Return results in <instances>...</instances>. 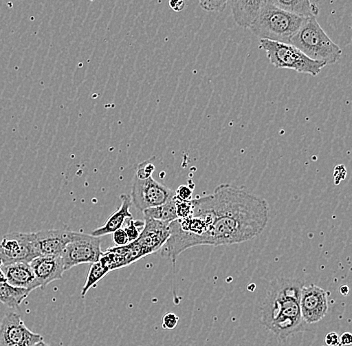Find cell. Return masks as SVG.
Wrapping results in <instances>:
<instances>
[{"instance_id":"22","label":"cell","mask_w":352,"mask_h":346,"mask_svg":"<svg viewBox=\"0 0 352 346\" xmlns=\"http://www.w3.org/2000/svg\"><path fill=\"white\" fill-rule=\"evenodd\" d=\"M143 228H144V221L133 220L131 218L124 228L127 237L129 238V241L132 242L138 239L140 237V233H142Z\"/></svg>"},{"instance_id":"29","label":"cell","mask_w":352,"mask_h":346,"mask_svg":"<svg viewBox=\"0 0 352 346\" xmlns=\"http://www.w3.org/2000/svg\"><path fill=\"white\" fill-rule=\"evenodd\" d=\"M169 8L175 12H180L186 8V0H169Z\"/></svg>"},{"instance_id":"27","label":"cell","mask_w":352,"mask_h":346,"mask_svg":"<svg viewBox=\"0 0 352 346\" xmlns=\"http://www.w3.org/2000/svg\"><path fill=\"white\" fill-rule=\"evenodd\" d=\"M192 188L187 186V185H180L177 191H175V197L184 202H188L192 199Z\"/></svg>"},{"instance_id":"21","label":"cell","mask_w":352,"mask_h":346,"mask_svg":"<svg viewBox=\"0 0 352 346\" xmlns=\"http://www.w3.org/2000/svg\"><path fill=\"white\" fill-rule=\"evenodd\" d=\"M202 10L211 13H219L226 10L230 0H198Z\"/></svg>"},{"instance_id":"14","label":"cell","mask_w":352,"mask_h":346,"mask_svg":"<svg viewBox=\"0 0 352 346\" xmlns=\"http://www.w3.org/2000/svg\"><path fill=\"white\" fill-rule=\"evenodd\" d=\"M1 268L6 275V281L10 285L24 288L30 290V292L41 288L35 279L32 266L28 262H15V263L2 266Z\"/></svg>"},{"instance_id":"23","label":"cell","mask_w":352,"mask_h":346,"mask_svg":"<svg viewBox=\"0 0 352 346\" xmlns=\"http://www.w3.org/2000/svg\"><path fill=\"white\" fill-rule=\"evenodd\" d=\"M175 206L177 219H184V218L189 217L192 215V199L188 200V202H184V200H179L175 197Z\"/></svg>"},{"instance_id":"28","label":"cell","mask_w":352,"mask_h":346,"mask_svg":"<svg viewBox=\"0 0 352 346\" xmlns=\"http://www.w3.org/2000/svg\"><path fill=\"white\" fill-rule=\"evenodd\" d=\"M325 343L329 346H340V337L336 332H329L324 338Z\"/></svg>"},{"instance_id":"7","label":"cell","mask_w":352,"mask_h":346,"mask_svg":"<svg viewBox=\"0 0 352 346\" xmlns=\"http://www.w3.org/2000/svg\"><path fill=\"white\" fill-rule=\"evenodd\" d=\"M175 195V191L156 182L153 176L147 178L134 176L131 193V202L142 213L146 209L166 204Z\"/></svg>"},{"instance_id":"25","label":"cell","mask_w":352,"mask_h":346,"mask_svg":"<svg viewBox=\"0 0 352 346\" xmlns=\"http://www.w3.org/2000/svg\"><path fill=\"white\" fill-rule=\"evenodd\" d=\"M112 239H113L114 244L116 246H123L129 244V238L127 237L126 231L123 228L118 229L112 233Z\"/></svg>"},{"instance_id":"9","label":"cell","mask_w":352,"mask_h":346,"mask_svg":"<svg viewBox=\"0 0 352 346\" xmlns=\"http://www.w3.org/2000/svg\"><path fill=\"white\" fill-rule=\"evenodd\" d=\"M43 337L24 325L21 315L8 312L0 323V346H32Z\"/></svg>"},{"instance_id":"26","label":"cell","mask_w":352,"mask_h":346,"mask_svg":"<svg viewBox=\"0 0 352 346\" xmlns=\"http://www.w3.org/2000/svg\"><path fill=\"white\" fill-rule=\"evenodd\" d=\"M178 321H179V317L173 314V312H169V314H166L162 317V327H164V329H175L178 325Z\"/></svg>"},{"instance_id":"30","label":"cell","mask_w":352,"mask_h":346,"mask_svg":"<svg viewBox=\"0 0 352 346\" xmlns=\"http://www.w3.org/2000/svg\"><path fill=\"white\" fill-rule=\"evenodd\" d=\"M340 337V346H349L352 345V334L351 332H344Z\"/></svg>"},{"instance_id":"6","label":"cell","mask_w":352,"mask_h":346,"mask_svg":"<svg viewBox=\"0 0 352 346\" xmlns=\"http://www.w3.org/2000/svg\"><path fill=\"white\" fill-rule=\"evenodd\" d=\"M102 253L100 237L74 231L69 242L61 255V259L65 270L67 271L79 264L98 262Z\"/></svg>"},{"instance_id":"24","label":"cell","mask_w":352,"mask_h":346,"mask_svg":"<svg viewBox=\"0 0 352 346\" xmlns=\"http://www.w3.org/2000/svg\"><path fill=\"white\" fill-rule=\"evenodd\" d=\"M155 171V166L151 162H144L138 165V171H136L135 176L138 178H147L153 176V173Z\"/></svg>"},{"instance_id":"5","label":"cell","mask_w":352,"mask_h":346,"mask_svg":"<svg viewBox=\"0 0 352 346\" xmlns=\"http://www.w3.org/2000/svg\"><path fill=\"white\" fill-rule=\"evenodd\" d=\"M259 48L265 52L268 61L275 68L292 69L299 74L316 76L327 66V63L322 61L309 58L289 43L261 39Z\"/></svg>"},{"instance_id":"1","label":"cell","mask_w":352,"mask_h":346,"mask_svg":"<svg viewBox=\"0 0 352 346\" xmlns=\"http://www.w3.org/2000/svg\"><path fill=\"white\" fill-rule=\"evenodd\" d=\"M192 215L208 222L197 246L243 244L261 235L270 219L265 199L234 185L220 184L211 195L192 199Z\"/></svg>"},{"instance_id":"19","label":"cell","mask_w":352,"mask_h":346,"mask_svg":"<svg viewBox=\"0 0 352 346\" xmlns=\"http://www.w3.org/2000/svg\"><path fill=\"white\" fill-rule=\"evenodd\" d=\"M142 213L143 217H144V219L160 220V221L168 222V224H171V222L177 219V215H176L175 197L169 200L166 204H162V206L146 209V210L143 211Z\"/></svg>"},{"instance_id":"11","label":"cell","mask_w":352,"mask_h":346,"mask_svg":"<svg viewBox=\"0 0 352 346\" xmlns=\"http://www.w3.org/2000/svg\"><path fill=\"white\" fill-rule=\"evenodd\" d=\"M74 231L67 229H48L32 233L33 246L38 257L61 255Z\"/></svg>"},{"instance_id":"32","label":"cell","mask_w":352,"mask_h":346,"mask_svg":"<svg viewBox=\"0 0 352 346\" xmlns=\"http://www.w3.org/2000/svg\"><path fill=\"white\" fill-rule=\"evenodd\" d=\"M32 346H50V345H47V343H44V340L38 341V343H35V345H33Z\"/></svg>"},{"instance_id":"31","label":"cell","mask_w":352,"mask_h":346,"mask_svg":"<svg viewBox=\"0 0 352 346\" xmlns=\"http://www.w3.org/2000/svg\"><path fill=\"white\" fill-rule=\"evenodd\" d=\"M2 262L0 260V283H3L6 281V275H4L3 270H2Z\"/></svg>"},{"instance_id":"2","label":"cell","mask_w":352,"mask_h":346,"mask_svg":"<svg viewBox=\"0 0 352 346\" xmlns=\"http://www.w3.org/2000/svg\"><path fill=\"white\" fill-rule=\"evenodd\" d=\"M303 285L297 279H279L270 284L266 293L261 305V323L281 341L307 330L300 310Z\"/></svg>"},{"instance_id":"13","label":"cell","mask_w":352,"mask_h":346,"mask_svg":"<svg viewBox=\"0 0 352 346\" xmlns=\"http://www.w3.org/2000/svg\"><path fill=\"white\" fill-rule=\"evenodd\" d=\"M30 264L41 288H45L52 282L60 281L65 271L61 255H41L33 259Z\"/></svg>"},{"instance_id":"15","label":"cell","mask_w":352,"mask_h":346,"mask_svg":"<svg viewBox=\"0 0 352 346\" xmlns=\"http://www.w3.org/2000/svg\"><path fill=\"white\" fill-rule=\"evenodd\" d=\"M266 0H231L233 19L239 28H250Z\"/></svg>"},{"instance_id":"16","label":"cell","mask_w":352,"mask_h":346,"mask_svg":"<svg viewBox=\"0 0 352 346\" xmlns=\"http://www.w3.org/2000/svg\"><path fill=\"white\" fill-rule=\"evenodd\" d=\"M121 206L116 213H112L111 217L107 220L101 228L94 229L91 235L96 237H101L103 235H112L114 231L122 228L125 220L131 219V206L132 204L131 195H121Z\"/></svg>"},{"instance_id":"8","label":"cell","mask_w":352,"mask_h":346,"mask_svg":"<svg viewBox=\"0 0 352 346\" xmlns=\"http://www.w3.org/2000/svg\"><path fill=\"white\" fill-rule=\"evenodd\" d=\"M38 257L33 246L32 233H12L4 235L0 242V260L2 266L28 262Z\"/></svg>"},{"instance_id":"18","label":"cell","mask_w":352,"mask_h":346,"mask_svg":"<svg viewBox=\"0 0 352 346\" xmlns=\"http://www.w3.org/2000/svg\"><path fill=\"white\" fill-rule=\"evenodd\" d=\"M30 293V290L15 288L10 285L8 281L0 283V303L12 310L19 307V305L28 299Z\"/></svg>"},{"instance_id":"10","label":"cell","mask_w":352,"mask_h":346,"mask_svg":"<svg viewBox=\"0 0 352 346\" xmlns=\"http://www.w3.org/2000/svg\"><path fill=\"white\" fill-rule=\"evenodd\" d=\"M329 292L314 284L301 288L300 310L307 325L318 323L329 312Z\"/></svg>"},{"instance_id":"12","label":"cell","mask_w":352,"mask_h":346,"mask_svg":"<svg viewBox=\"0 0 352 346\" xmlns=\"http://www.w3.org/2000/svg\"><path fill=\"white\" fill-rule=\"evenodd\" d=\"M170 237V224L160 220L144 219L140 237L136 241L142 246L146 255L157 252Z\"/></svg>"},{"instance_id":"20","label":"cell","mask_w":352,"mask_h":346,"mask_svg":"<svg viewBox=\"0 0 352 346\" xmlns=\"http://www.w3.org/2000/svg\"><path fill=\"white\" fill-rule=\"evenodd\" d=\"M109 272H110L109 268L103 266L100 260L92 263L89 272H88L87 274V282H85V286H83L82 290H81V297H85L88 290H89L90 288H96V284Z\"/></svg>"},{"instance_id":"17","label":"cell","mask_w":352,"mask_h":346,"mask_svg":"<svg viewBox=\"0 0 352 346\" xmlns=\"http://www.w3.org/2000/svg\"><path fill=\"white\" fill-rule=\"evenodd\" d=\"M280 10L294 13L298 17H318L319 8L311 0H266Z\"/></svg>"},{"instance_id":"3","label":"cell","mask_w":352,"mask_h":346,"mask_svg":"<svg viewBox=\"0 0 352 346\" xmlns=\"http://www.w3.org/2000/svg\"><path fill=\"white\" fill-rule=\"evenodd\" d=\"M305 17H298L265 1L248 30L261 39L289 43L301 28Z\"/></svg>"},{"instance_id":"4","label":"cell","mask_w":352,"mask_h":346,"mask_svg":"<svg viewBox=\"0 0 352 346\" xmlns=\"http://www.w3.org/2000/svg\"><path fill=\"white\" fill-rule=\"evenodd\" d=\"M289 44L296 46L309 58L322 61L327 65H336L342 50L324 32L316 17H308L298 32L290 39Z\"/></svg>"}]
</instances>
